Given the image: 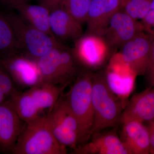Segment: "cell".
<instances>
[{"mask_svg":"<svg viewBox=\"0 0 154 154\" xmlns=\"http://www.w3.org/2000/svg\"><path fill=\"white\" fill-rule=\"evenodd\" d=\"M92 102L94 122L91 137L103 130L114 127L120 122L126 105L110 89L107 79L106 70H100L93 75Z\"/></svg>","mask_w":154,"mask_h":154,"instance_id":"1","label":"cell"},{"mask_svg":"<svg viewBox=\"0 0 154 154\" xmlns=\"http://www.w3.org/2000/svg\"><path fill=\"white\" fill-rule=\"evenodd\" d=\"M93 75L94 73L90 70L83 69L63 98L79 123V145L87 142L91 137L94 122L92 96Z\"/></svg>","mask_w":154,"mask_h":154,"instance_id":"2","label":"cell"},{"mask_svg":"<svg viewBox=\"0 0 154 154\" xmlns=\"http://www.w3.org/2000/svg\"><path fill=\"white\" fill-rule=\"evenodd\" d=\"M67 148L56 139L47 116L25 122L12 154H66Z\"/></svg>","mask_w":154,"mask_h":154,"instance_id":"3","label":"cell"},{"mask_svg":"<svg viewBox=\"0 0 154 154\" xmlns=\"http://www.w3.org/2000/svg\"><path fill=\"white\" fill-rule=\"evenodd\" d=\"M11 24L23 52L36 60L61 42L55 37L37 30L18 14L9 11L3 12Z\"/></svg>","mask_w":154,"mask_h":154,"instance_id":"4","label":"cell"},{"mask_svg":"<svg viewBox=\"0 0 154 154\" xmlns=\"http://www.w3.org/2000/svg\"><path fill=\"white\" fill-rule=\"evenodd\" d=\"M46 116L58 141L67 148H76L79 144V126L63 98L60 97Z\"/></svg>","mask_w":154,"mask_h":154,"instance_id":"5","label":"cell"},{"mask_svg":"<svg viewBox=\"0 0 154 154\" xmlns=\"http://www.w3.org/2000/svg\"><path fill=\"white\" fill-rule=\"evenodd\" d=\"M74 42L72 48L78 63L83 69L91 71L103 66L113 53L99 35L86 33Z\"/></svg>","mask_w":154,"mask_h":154,"instance_id":"6","label":"cell"},{"mask_svg":"<svg viewBox=\"0 0 154 154\" xmlns=\"http://www.w3.org/2000/svg\"><path fill=\"white\" fill-rule=\"evenodd\" d=\"M144 30L142 23L133 19L121 9L111 18L101 36L114 52Z\"/></svg>","mask_w":154,"mask_h":154,"instance_id":"7","label":"cell"},{"mask_svg":"<svg viewBox=\"0 0 154 154\" xmlns=\"http://www.w3.org/2000/svg\"><path fill=\"white\" fill-rule=\"evenodd\" d=\"M152 35L141 32L121 48L120 57L136 76L145 74L151 51Z\"/></svg>","mask_w":154,"mask_h":154,"instance_id":"8","label":"cell"},{"mask_svg":"<svg viewBox=\"0 0 154 154\" xmlns=\"http://www.w3.org/2000/svg\"><path fill=\"white\" fill-rule=\"evenodd\" d=\"M0 59L13 82L19 85L31 88L41 82L36 60L24 53H18Z\"/></svg>","mask_w":154,"mask_h":154,"instance_id":"9","label":"cell"},{"mask_svg":"<svg viewBox=\"0 0 154 154\" xmlns=\"http://www.w3.org/2000/svg\"><path fill=\"white\" fill-rule=\"evenodd\" d=\"M22 122L6 101L0 105V152L12 154L24 125Z\"/></svg>","mask_w":154,"mask_h":154,"instance_id":"10","label":"cell"},{"mask_svg":"<svg viewBox=\"0 0 154 154\" xmlns=\"http://www.w3.org/2000/svg\"><path fill=\"white\" fill-rule=\"evenodd\" d=\"M121 9L120 0H92L86 19V33L101 36L111 18Z\"/></svg>","mask_w":154,"mask_h":154,"instance_id":"11","label":"cell"},{"mask_svg":"<svg viewBox=\"0 0 154 154\" xmlns=\"http://www.w3.org/2000/svg\"><path fill=\"white\" fill-rule=\"evenodd\" d=\"M154 119V86L133 96L127 103L120 122L134 120L144 123Z\"/></svg>","mask_w":154,"mask_h":154,"instance_id":"12","label":"cell"},{"mask_svg":"<svg viewBox=\"0 0 154 154\" xmlns=\"http://www.w3.org/2000/svg\"><path fill=\"white\" fill-rule=\"evenodd\" d=\"M92 139L77 147L76 154H128L120 137L116 133L94 134Z\"/></svg>","mask_w":154,"mask_h":154,"instance_id":"13","label":"cell"},{"mask_svg":"<svg viewBox=\"0 0 154 154\" xmlns=\"http://www.w3.org/2000/svg\"><path fill=\"white\" fill-rule=\"evenodd\" d=\"M120 138L128 154H149V138L143 123L134 120L122 123Z\"/></svg>","mask_w":154,"mask_h":154,"instance_id":"14","label":"cell"},{"mask_svg":"<svg viewBox=\"0 0 154 154\" xmlns=\"http://www.w3.org/2000/svg\"><path fill=\"white\" fill-rule=\"evenodd\" d=\"M50 27L60 41H75L83 34L82 24L62 7L50 12Z\"/></svg>","mask_w":154,"mask_h":154,"instance_id":"15","label":"cell"},{"mask_svg":"<svg viewBox=\"0 0 154 154\" xmlns=\"http://www.w3.org/2000/svg\"><path fill=\"white\" fill-rule=\"evenodd\" d=\"M13 10L17 11L22 19L34 28L55 37L50 27V11L45 7L25 2L17 5Z\"/></svg>","mask_w":154,"mask_h":154,"instance_id":"16","label":"cell"},{"mask_svg":"<svg viewBox=\"0 0 154 154\" xmlns=\"http://www.w3.org/2000/svg\"><path fill=\"white\" fill-rule=\"evenodd\" d=\"M26 92L40 112L48 108L52 109L60 98L61 89L56 85L41 82Z\"/></svg>","mask_w":154,"mask_h":154,"instance_id":"17","label":"cell"},{"mask_svg":"<svg viewBox=\"0 0 154 154\" xmlns=\"http://www.w3.org/2000/svg\"><path fill=\"white\" fill-rule=\"evenodd\" d=\"M23 52L8 19L0 12V58Z\"/></svg>","mask_w":154,"mask_h":154,"instance_id":"18","label":"cell"},{"mask_svg":"<svg viewBox=\"0 0 154 154\" xmlns=\"http://www.w3.org/2000/svg\"><path fill=\"white\" fill-rule=\"evenodd\" d=\"M107 83L110 89L117 96L124 100L132 91L136 77L132 72L121 74L115 69L106 70Z\"/></svg>","mask_w":154,"mask_h":154,"instance_id":"19","label":"cell"},{"mask_svg":"<svg viewBox=\"0 0 154 154\" xmlns=\"http://www.w3.org/2000/svg\"><path fill=\"white\" fill-rule=\"evenodd\" d=\"M92 0H63L61 7L81 24L86 22Z\"/></svg>","mask_w":154,"mask_h":154,"instance_id":"20","label":"cell"},{"mask_svg":"<svg viewBox=\"0 0 154 154\" xmlns=\"http://www.w3.org/2000/svg\"><path fill=\"white\" fill-rule=\"evenodd\" d=\"M153 0H127L122 9L135 20L143 19L151 10Z\"/></svg>","mask_w":154,"mask_h":154,"instance_id":"21","label":"cell"},{"mask_svg":"<svg viewBox=\"0 0 154 154\" xmlns=\"http://www.w3.org/2000/svg\"><path fill=\"white\" fill-rule=\"evenodd\" d=\"M0 91L7 97H10L17 90L14 82L3 67L0 59Z\"/></svg>","mask_w":154,"mask_h":154,"instance_id":"22","label":"cell"},{"mask_svg":"<svg viewBox=\"0 0 154 154\" xmlns=\"http://www.w3.org/2000/svg\"><path fill=\"white\" fill-rule=\"evenodd\" d=\"M152 34V49L145 74H146L148 80L151 87H153L154 86V34Z\"/></svg>","mask_w":154,"mask_h":154,"instance_id":"23","label":"cell"},{"mask_svg":"<svg viewBox=\"0 0 154 154\" xmlns=\"http://www.w3.org/2000/svg\"><path fill=\"white\" fill-rule=\"evenodd\" d=\"M39 5L44 6L50 12L61 7L63 0H38Z\"/></svg>","mask_w":154,"mask_h":154,"instance_id":"24","label":"cell"},{"mask_svg":"<svg viewBox=\"0 0 154 154\" xmlns=\"http://www.w3.org/2000/svg\"><path fill=\"white\" fill-rule=\"evenodd\" d=\"M148 126H147L148 131L150 142V153L154 154V119L148 122Z\"/></svg>","mask_w":154,"mask_h":154,"instance_id":"25","label":"cell"},{"mask_svg":"<svg viewBox=\"0 0 154 154\" xmlns=\"http://www.w3.org/2000/svg\"><path fill=\"white\" fill-rule=\"evenodd\" d=\"M30 0H0V4L7 7L9 10H13L15 6L21 3L28 2Z\"/></svg>","mask_w":154,"mask_h":154,"instance_id":"26","label":"cell"},{"mask_svg":"<svg viewBox=\"0 0 154 154\" xmlns=\"http://www.w3.org/2000/svg\"><path fill=\"white\" fill-rule=\"evenodd\" d=\"M6 97H7V96L0 91V105L6 102Z\"/></svg>","mask_w":154,"mask_h":154,"instance_id":"27","label":"cell"},{"mask_svg":"<svg viewBox=\"0 0 154 154\" xmlns=\"http://www.w3.org/2000/svg\"><path fill=\"white\" fill-rule=\"evenodd\" d=\"M127 0H120V2H121V8H122L123 6H124L125 3L126 2Z\"/></svg>","mask_w":154,"mask_h":154,"instance_id":"28","label":"cell"},{"mask_svg":"<svg viewBox=\"0 0 154 154\" xmlns=\"http://www.w3.org/2000/svg\"><path fill=\"white\" fill-rule=\"evenodd\" d=\"M150 33H152V34H154V24L153 25L150 31Z\"/></svg>","mask_w":154,"mask_h":154,"instance_id":"29","label":"cell"},{"mask_svg":"<svg viewBox=\"0 0 154 154\" xmlns=\"http://www.w3.org/2000/svg\"><path fill=\"white\" fill-rule=\"evenodd\" d=\"M151 9H154V0H153L151 6Z\"/></svg>","mask_w":154,"mask_h":154,"instance_id":"30","label":"cell"}]
</instances>
